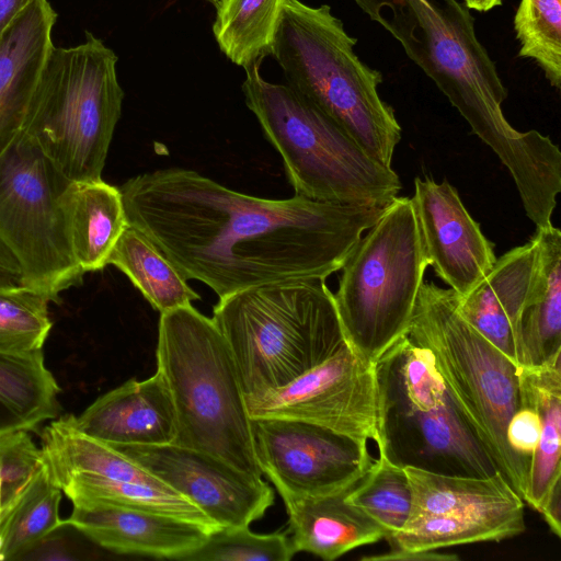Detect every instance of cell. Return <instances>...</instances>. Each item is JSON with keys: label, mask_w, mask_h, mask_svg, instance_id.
<instances>
[{"label": "cell", "mask_w": 561, "mask_h": 561, "mask_svg": "<svg viewBox=\"0 0 561 561\" xmlns=\"http://www.w3.org/2000/svg\"><path fill=\"white\" fill-rule=\"evenodd\" d=\"M118 188L128 225L219 299L263 284L325 279L385 208L261 198L183 168L141 173Z\"/></svg>", "instance_id": "6da1fadb"}, {"label": "cell", "mask_w": 561, "mask_h": 561, "mask_svg": "<svg viewBox=\"0 0 561 561\" xmlns=\"http://www.w3.org/2000/svg\"><path fill=\"white\" fill-rule=\"evenodd\" d=\"M397 39L511 173L517 191L541 184L556 168L559 147L504 116L508 96L497 68L479 41L470 10L458 0H352Z\"/></svg>", "instance_id": "7a4b0ae2"}, {"label": "cell", "mask_w": 561, "mask_h": 561, "mask_svg": "<svg viewBox=\"0 0 561 561\" xmlns=\"http://www.w3.org/2000/svg\"><path fill=\"white\" fill-rule=\"evenodd\" d=\"M214 322L248 398L286 386L350 345L325 279L250 287L219 299Z\"/></svg>", "instance_id": "3957f363"}, {"label": "cell", "mask_w": 561, "mask_h": 561, "mask_svg": "<svg viewBox=\"0 0 561 561\" xmlns=\"http://www.w3.org/2000/svg\"><path fill=\"white\" fill-rule=\"evenodd\" d=\"M356 43L329 4L284 0L271 56L287 85L330 116L370 157L391 167L401 126L379 94L382 73L357 56Z\"/></svg>", "instance_id": "277c9868"}, {"label": "cell", "mask_w": 561, "mask_h": 561, "mask_svg": "<svg viewBox=\"0 0 561 561\" xmlns=\"http://www.w3.org/2000/svg\"><path fill=\"white\" fill-rule=\"evenodd\" d=\"M157 367L175 409L173 444L262 477L238 369L214 320L192 305L160 313Z\"/></svg>", "instance_id": "5b68a950"}, {"label": "cell", "mask_w": 561, "mask_h": 561, "mask_svg": "<svg viewBox=\"0 0 561 561\" xmlns=\"http://www.w3.org/2000/svg\"><path fill=\"white\" fill-rule=\"evenodd\" d=\"M242 92L278 151L295 195L318 202L386 207L401 190L391 167L370 157L337 123L287 84L244 69Z\"/></svg>", "instance_id": "8992f818"}, {"label": "cell", "mask_w": 561, "mask_h": 561, "mask_svg": "<svg viewBox=\"0 0 561 561\" xmlns=\"http://www.w3.org/2000/svg\"><path fill=\"white\" fill-rule=\"evenodd\" d=\"M408 335L432 357L446 389L525 501L529 471L512 451L506 427L520 405L518 366L458 312L455 293L423 282Z\"/></svg>", "instance_id": "52a82bcc"}, {"label": "cell", "mask_w": 561, "mask_h": 561, "mask_svg": "<svg viewBox=\"0 0 561 561\" xmlns=\"http://www.w3.org/2000/svg\"><path fill=\"white\" fill-rule=\"evenodd\" d=\"M117 60L88 31L84 42L53 46L46 59L22 134L69 181L102 179L124 99Z\"/></svg>", "instance_id": "ba28073f"}, {"label": "cell", "mask_w": 561, "mask_h": 561, "mask_svg": "<svg viewBox=\"0 0 561 561\" xmlns=\"http://www.w3.org/2000/svg\"><path fill=\"white\" fill-rule=\"evenodd\" d=\"M375 370L380 454L402 467L444 474L488 477L500 471L431 355L408 334L380 356Z\"/></svg>", "instance_id": "9c48e42d"}, {"label": "cell", "mask_w": 561, "mask_h": 561, "mask_svg": "<svg viewBox=\"0 0 561 561\" xmlns=\"http://www.w3.org/2000/svg\"><path fill=\"white\" fill-rule=\"evenodd\" d=\"M428 265L412 201L397 196L346 257L333 294L346 339L363 359L375 364L408 334Z\"/></svg>", "instance_id": "30bf717a"}, {"label": "cell", "mask_w": 561, "mask_h": 561, "mask_svg": "<svg viewBox=\"0 0 561 561\" xmlns=\"http://www.w3.org/2000/svg\"><path fill=\"white\" fill-rule=\"evenodd\" d=\"M69 182L25 135L0 156V242L16 261L21 285L50 301L80 283L59 197Z\"/></svg>", "instance_id": "8fae6325"}, {"label": "cell", "mask_w": 561, "mask_h": 561, "mask_svg": "<svg viewBox=\"0 0 561 561\" xmlns=\"http://www.w3.org/2000/svg\"><path fill=\"white\" fill-rule=\"evenodd\" d=\"M251 433L260 470L283 500L350 490L375 461L368 442L310 422L252 417Z\"/></svg>", "instance_id": "7c38bea8"}, {"label": "cell", "mask_w": 561, "mask_h": 561, "mask_svg": "<svg viewBox=\"0 0 561 561\" xmlns=\"http://www.w3.org/2000/svg\"><path fill=\"white\" fill-rule=\"evenodd\" d=\"M245 402L251 419L300 420L381 444L375 364L351 345L286 386Z\"/></svg>", "instance_id": "4fadbf2b"}, {"label": "cell", "mask_w": 561, "mask_h": 561, "mask_svg": "<svg viewBox=\"0 0 561 561\" xmlns=\"http://www.w3.org/2000/svg\"><path fill=\"white\" fill-rule=\"evenodd\" d=\"M111 446L187 499L217 527L249 526L274 503L262 477L210 454L175 444Z\"/></svg>", "instance_id": "5bb4252c"}, {"label": "cell", "mask_w": 561, "mask_h": 561, "mask_svg": "<svg viewBox=\"0 0 561 561\" xmlns=\"http://www.w3.org/2000/svg\"><path fill=\"white\" fill-rule=\"evenodd\" d=\"M411 201L430 265L456 297H465L493 267L494 244L449 182L416 178Z\"/></svg>", "instance_id": "9a60e30c"}, {"label": "cell", "mask_w": 561, "mask_h": 561, "mask_svg": "<svg viewBox=\"0 0 561 561\" xmlns=\"http://www.w3.org/2000/svg\"><path fill=\"white\" fill-rule=\"evenodd\" d=\"M66 522L98 546L123 554L180 560L209 531L170 515L96 501H75Z\"/></svg>", "instance_id": "2e32d148"}, {"label": "cell", "mask_w": 561, "mask_h": 561, "mask_svg": "<svg viewBox=\"0 0 561 561\" xmlns=\"http://www.w3.org/2000/svg\"><path fill=\"white\" fill-rule=\"evenodd\" d=\"M536 236L496 259L486 276L458 298L460 316L484 339L519 365V330L524 309L538 277Z\"/></svg>", "instance_id": "e0dca14e"}, {"label": "cell", "mask_w": 561, "mask_h": 561, "mask_svg": "<svg viewBox=\"0 0 561 561\" xmlns=\"http://www.w3.org/2000/svg\"><path fill=\"white\" fill-rule=\"evenodd\" d=\"M71 419L81 432L110 445L173 444L176 435L172 396L158 370L107 391Z\"/></svg>", "instance_id": "ac0fdd59"}, {"label": "cell", "mask_w": 561, "mask_h": 561, "mask_svg": "<svg viewBox=\"0 0 561 561\" xmlns=\"http://www.w3.org/2000/svg\"><path fill=\"white\" fill-rule=\"evenodd\" d=\"M56 19L48 0H33L0 34V156L22 135Z\"/></svg>", "instance_id": "d6986e66"}, {"label": "cell", "mask_w": 561, "mask_h": 561, "mask_svg": "<svg viewBox=\"0 0 561 561\" xmlns=\"http://www.w3.org/2000/svg\"><path fill=\"white\" fill-rule=\"evenodd\" d=\"M353 489V488H352ZM334 494L283 500L295 552L333 561L348 551L386 538V530L347 500L352 490Z\"/></svg>", "instance_id": "ffe728a7"}, {"label": "cell", "mask_w": 561, "mask_h": 561, "mask_svg": "<svg viewBox=\"0 0 561 561\" xmlns=\"http://www.w3.org/2000/svg\"><path fill=\"white\" fill-rule=\"evenodd\" d=\"M72 255L83 273L107 265L128 227L118 187L96 181H69L59 197Z\"/></svg>", "instance_id": "44dd1931"}, {"label": "cell", "mask_w": 561, "mask_h": 561, "mask_svg": "<svg viewBox=\"0 0 561 561\" xmlns=\"http://www.w3.org/2000/svg\"><path fill=\"white\" fill-rule=\"evenodd\" d=\"M538 277L519 330V366L538 367L561 355V231L536 229Z\"/></svg>", "instance_id": "7402d4cb"}, {"label": "cell", "mask_w": 561, "mask_h": 561, "mask_svg": "<svg viewBox=\"0 0 561 561\" xmlns=\"http://www.w3.org/2000/svg\"><path fill=\"white\" fill-rule=\"evenodd\" d=\"M518 376L522 392L540 419L525 501L541 513L551 494L561 489V355L538 367L518 366Z\"/></svg>", "instance_id": "603a6c76"}, {"label": "cell", "mask_w": 561, "mask_h": 561, "mask_svg": "<svg viewBox=\"0 0 561 561\" xmlns=\"http://www.w3.org/2000/svg\"><path fill=\"white\" fill-rule=\"evenodd\" d=\"M526 529L524 504L410 518L388 541L390 549L428 551L483 541H501Z\"/></svg>", "instance_id": "cb8c5ba5"}, {"label": "cell", "mask_w": 561, "mask_h": 561, "mask_svg": "<svg viewBox=\"0 0 561 561\" xmlns=\"http://www.w3.org/2000/svg\"><path fill=\"white\" fill-rule=\"evenodd\" d=\"M60 388L43 351L0 352V436L35 430L58 417Z\"/></svg>", "instance_id": "d4e9b609"}, {"label": "cell", "mask_w": 561, "mask_h": 561, "mask_svg": "<svg viewBox=\"0 0 561 561\" xmlns=\"http://www.w3.org/2000/svg\"><path fill=\"white\" fill-rule=\"evenodd\" d=\"M403 468L412 491L409 519L524 504L500 471L488 477H471L444 474L411 466Z\"/></svg>", "instance_id": "484cf974"}, {"label": "cell", "mask_w": 561, "mask_h": 561, "mask_svg": "<svg viewBox=\"0 0 561 561\" xmlns=\"http://www.w3.org/2000/svg\"><path fill=\"white\" fill-rule=\"evenodd\" d=\"M107 264L121 270L160 313L190 306L201 298L164 254L129 225L115 243Z\"/></svg>", "instance_id": "4316f807"}, {"label": "cell", "mask_w": 561, "mask_h": 561, "mask_svg": "<svg viewBox=\"0 0 561 561\" xmlns=\"http://www.w3.org/2000/svg\"><path fill=\"white\" fill-rule=\"evenodd\" d=\"M284 0H221L213 33L220 50L243 69L271 56Z\"/></svg>", "instance_id": "83f0119b"}, {"label": "cell", "mask_w": 561, "mask_h": 561, "mask_svg": "<svg viewBox=\"0 0 561 561\" xmlns=\"http://www.w3.org/2000/svg\"><path fill=\"white\" fill-rule=\"evenodd\" d=\"M61 494L43 459L41 468L0 520V560H22L65 524L59 517Z\"/></svg>", "instance_id": "f1b7e54d"}, {"label": "cell", "mask_w": 561, "mask_h": 561, "mask_svg": "<svg viewBox=\"0 0 561 561\" xmlns=\"http://www.w3.org/2000/svg\"><path fill=\"white\" fill-rule=\"evenodd\" d=\"M386 530V540L402 530L412 507V491L404 468L379 453L367 474L347 494Z\"/></svg>", "instance_id": "f546056e"}, {"label": "cell", "mask_w": 561, "mask_h": 561, "mask_svg": "<svg viewBox=\"0 0 561 561\" xmlns=\"http://www.w3.org/2000/svg\"><path fill=\"white\" fill-rule=\"evenodd\" d=\"M518 57L531 59L561 88V0H520L513 19Z\"/></svg>", "instance_id": "4dcf8cb0"}, {"label": "cell", "mask_w": 561, "mask_h": 561, "mask_svg": "<svg viewBox=\"0 0 561 561\" xmlns=\"http://www.w3.org/2000/svg\"><path fill=\"white\" fill-rule=\"evenodd\" d=\"M50 299L23 285L0 287V352L43 351L51 329Z\"/></svg>", "instance_id": "1f68e13d"}, {"label": "cell", "mask_w": 561, "mask_h": 561, "mask_svg": "<svg viewBox=\"0 0 561 561\" xmlns=\"http://www.w3.org/2000/svg\"><path fill=\"white\" fill-rule=\"evenodd\" d=\"M296 554L288 533L256 534L249 526L218 527L182 561H289Z\"/></svg>", "instance_id": "d6a6232c"}, {"label": "cell", "mask_w": 561, "mask_h": 561, "mask_svg": "<svg viewBox=\"0 0 561 561\" xmlns=\"http://www.w3.org/2000/svg\"><path fill=\"white\" fill-rule=\"evenodd\" d=\"M43 463L27 431L0 436V512L13 504Z\"/></svg>", "instance_id": "836d02e7"}, {"label": "cell", "mask_w": 561, "mask_h": 561, "mask_svg": "<svg viewBox=\"0 0 561 561\" xmlns=\"http://www.w3.org/2000/svg\"><path fill=\"white\" fill-rule=\"evenodd\" d=\"M520 397V405L508 421L506 439L530 476L531 461L540 436V419L535 405L522 390Z\"/></svg>", "instance_id": "e575fe53"}, {"label": "cell", "mask_w": 561, "mask_h": 561, "mask_svg": "<svg viewBox=\"0 0 561 561\" xmlns=\"http://www.w3.org/2000/svg\"><path fill=\"white\" fill-rule=\"evenodd\" d=\"M365 561H455L459 560L456 554L438 553L436 550L428 551H404L390 549L380 556L364 557Z\"/></svg>", "instance_id": "d590c367"}, {"label": "cell", "mask_w": 561, "mask_h": 561, "mask_svg": "<svg viewBox=\"0 0 561 561\" xmlns=\"http://www.w3.org/2000/svg\"><path fill=\"white\" fill-rule=\"evenodd\" d=\"M21 285V272L12 254L0 242V287Z\"/></svg>", "instance_id": "8d00e7d4"}, {"label": "cell", "mask_w": 561, "mask_h": 561, "mask_svg": "<svg viewBox=\"0 0 561 561\" xmlns=\"http://www.w3.org/2000/svg\"><path fill=\"white\" fill-rule=\"evenodd\" d=\"M33 0H0V34Z\"/></svg>", "instance_id": "74e56055"}, {"label": "cell", "mask_w": 561, "mask_h": 561, "mask_svg": "<svg viewBox=\"0 0 561 561\" xmlns=\"http://www.w3.org/2000/svg\"><path fill=\"white\" fill-rule=\"evenodd\" d=\"M462 3L469 9L478 12H488L496 7H501L503 0H462Z\"/></svg>", "instance_id": "f35d334b"}, {"label": "cell", "mask_w": 561, "mask_h": 561, "mask_svg": "<svg viewBox=\"0 0 561 561\" xmlns=\"http://www.w3.org/2000/svg\"><path fill=\"white\" fill-rule=\"evenodd\" d=\"M206 1L210 2L214 5H217L221 0H206Z\"/></svg>", "instance_id": "ab89813d"}, {"label": "cell", "mask_w": 561, "mask_h": 561, "mask_svg": "<svg viewBox=\"0 0 561 561\" xmlns=\"http://www.w3.org/2000/svg\"><path fill=\"white\" fill-rule=\"evenodd\" d=\"M16 500H18V499H16ZM11 505H12V504H11ZM11 505H10V506H11ZM10 506H9V507H10ZM9 507H7V508H5V510H3L2 512H0V520H1V518L3 517L4 513L7 512V510H8Z\"/></svg>", "instance_id": "60d3db41"}, {"label": "cell", "mask_w": 561, "mask_h": 561, "mask_svg": "<svg viewBox=\"0 0 561 561\" xmlns=\"http://www.w3.org/2000/svg\"><path fill=\"white\" fill-rule=\"evenodd\" d=\"M1 547H2V539H1V536H0V550H1Z\"/></svg>", "instance_id": "b9f144b4"}]
</instances>
